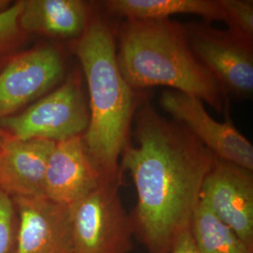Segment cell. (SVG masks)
<instances>
[{
  "instance_id": "1",
  "label": "cell",
  "mask_w": 253,
  "mask_h": 253,
  "mask_svg": "<svg viewBox=\"0 0 253 253\" xmlns=\"http://www.w3.org/2000/svg\"><path fill=\"white\" fill-rule=\"evenodd\" d=\"M135 122V145L126 143L120 165L130 172L137 192L130 215L134 235L148 253H171L190 230L216 157L186 126L150 106L140 110Z\"/></svg>"
},
{
  "instance_id": "2",
  "label": "cell",
  "mask_w": 253,
  "mask_h": 253,
  "mask_svg": "<svg viewBox=\"0 0 253 253\" xmlns=\"http://www.w3.org/2000/svg\"><path fill=\"white\" fill-rule=\"evenodd\" d=\"M75 53L89 95L84 145L106 179L122 181L119 159L128 142L134 100L132 88L119 70L115 39L107 22L91 17L77 40Z\"/></svg>"
},
{
  "instance_id": "3",
  "label": "cell",
  "mask_w": 253,
  "mask_h": 253,
  "mask_svg": "<svg viewBox=\"0 0 253 253\" xmlns=\"http://www.w3.org/2000/svg\"><path fill=\"white\" fill-rule=\"evenodd\" d=\"M118 67L131 88L167 86L224 107V90L192 52L185 27L166 20H126L117 50Z\"/></svg>"
},
{
  "instance_id": "4",
  "label": "cell",
  "mask_w": 253,
  "mask_h": 253,
  "mask_svg": "<svg viewBox=\"0 0 253 253\" xmlns=\"http://www.w3.org/2000/svg\"><path fill=\"white\" fill-rule=\"evenodd\" d=\"M122 181H107L69 206L73 253H128L134 227L118 194Z\"/></svg>"
},
{
  "instance_id": "5",
  "label": "cell",
  "mask_w": 253,
  "mask_h": 253,
  "mask_svg": "<svg viewBox=\"0 0 253 253\" xmlns=\"http://www.w3.org/2000/svg\"><path fill=\"white\" fill-rule=\"evenodd\" d=\"M80 79L74 73L26 110L0 120V127L21 140L59 142L84 135L89 123V109Z\"/></svg>"
},
{
  "instance_id": "6",
  "label": "cell",
  "mask_w": 253,
  "mask_h": 253,
  "mask_svg": "<svg viewBox=\"0 0 253 253\" xmlns=\"http://www.w3.org/2000/svg\"><path fill=\"white\" fill-rule=\"evenodd\" d=\"M65 62L53 45H40L8 57L0 69V120L42 97L63 78Z\"/></svg>"
},
{
  "instance_id": "7",
  "label": "cell",
  "mask_w": 253,
  "mask_h": 253,
  "mask_svg": "<svg viewBox=\"0 0 253 253\" xmlns=\"http://www.w3.org/2000/svg\"><path fill=\"white\" fill-rule=\"evenodd\" d=\"M192 52L222 89L240 97L253 91V43L204 25L185 27Z\"/></svg>"
},
{
  "instance_id": "8",
  "label": "cell",
  "mask_w": 253,
  "mask_h": 253,
  "mask_svg": "<svg viewBox=\"0 0 253 253\" xmlns=\"http://www.w3.org/2000/svg\"><path fill=\"white\" fill-rule=\"evenodd\" d=\"M160 103L216 158L253 171V144L230 120L218 122L208 114L202 100L179 91H164Z\"/></svg>"
},
{
  "instance_id": "9",
  "label": "cell",
  "mask_w": 253,
  "mask_h": 253,
  "mask_svg": "<svg viewBox=\"0 0 253 253\" xmlns=\"http://www.w3.org/2000/svg\"><path fill=\"white\" fill-rule=\"evenodd\" d=\"M201 200L253 249V171L216 158L204 181Z\"/></svg>"
},
{
  "instance_id": "10",
  "label": "cell",
  "mask_w": 253,
  "mask_h": 253,
  "mask_svg": "<svg viewBox=\"0 0 253 253\" xmlns=\"http://www.w3.org/2000/svg\"><path fill=\"white\" fill-rule=\"evenodd\" d=\"M12 200L17 226L11 253H73L68 207L46 197Z\"/></svg>"
},
{
  "instance_id": "11",
  "label": "cell",
  "mask_w": 253,
  "mask_h": 253,
  "mask_svg": "<svg viewBox=\"0 0 253 253\" xmlns=\"http://www.w3.org/2000/svg\"><path fill=\"white\" fill-rule=\"evenodd\" d=\"M107 181L91 159L83 135L54 143L46 166V198L69 207Z\"/></svg>"
},
{
  "instance_id": "12",
  "label": "cell",
  "mask_w": 253,
  "mask_h": 253,
  "mask_svg": "<svg viewBox=\"0 0 253 253\" xmlns=\"http://www.w3.org/2000/svg\"><path fill=\"white\" fill-rule=\"evenodd\" d=\"M54 143L6 133L0 144V190L11 199L45 197L46 166Z\"/></svg>"
},
{
  "instance_id": "13",
  "label": "cell",
  "mask_w": 253,
  "mask_h": 253,
  "mask_svg": "<svg viewBox=\"0 0 253 253\" xmlns=\"http://www.w3.org/2000/svg\"><path fill=\"white\" fill-rule=\"evenodd\" d=\"M21 30L56 39H79L91 19L88 5L82 0H20Z\"/></svg>"
},
{
  "instance_id": "14",
  "label": "cell",
  "mask_w": 253,
  "mask_h": 253,
  "mask_svg": "<svg viewBox=\"0 0 253 253\" xmlns=\"http://www.w3.org/2000/svg\"><path fill=\"white\" fill-rule=\"evenodd\" d=\"M105 9L127 20H166L175 14L198 15L208 22H225L219 0H107Z\"/></svg>"
},
{
  "instance_id": "15",
  "label": "cell",
  "mask_w": 253,
  "mask_h": 253,
  "mask_svg": "<svg viewBox=\"0 0 253 253\" xmlns=\"http://www.w3.org/2000/svg\"><path fill=\"white\" fill-rule=\"evenodd\" d=\"M190 233L200 253H253L235 232L201 200L192 218Z\"/></svg>"
},
{
  "instance_id": "16",
  "label": "cell",
  "mask_w": 253,
  "mask_h": 253,
  "mask_svg": "<svg viewBox=\"0 0 253 253\" xmlns=\"http://www.w3.org/2000/svg\"><path fill=\"white\" fill-rule=\"evenodd\" d=\"M224 11L225 23L232 34L253 43V1L219 0Z\"/></svg>"
},
{
  "instance_id": "17",
  "label": "cell",
  "mask_w": 253,
  "mask_h": 253,
  "mask_svg": "<svg viewBox=\"0 0 253 253\" xmlns=\"http://www.w3.org/2000/svg\"><path fill=\"white\" fill-rule=\"evenodd\" d=\"M21 2H13L9 9L0 14V60L6 59L21 45L26 34L19 27Z\"/></svg>"
},
{
  "instance_id": "18",
  "label": "cell",
  "mask_w": 253,
  "mask_h": 253,
  "mask_svg": "<svg viewBox=\"0 0 253 253\" xmlns=\"http://www.w3.org/2000/svg\"><path fill=\"white\" fill-rule=\"evenodd\" d=\"M17 226L13 200L0 190V253H11Z\"/></svg>"
},
{
  "instance_id": "19",
  "label": "cell",
  "mask_w": 253,
  "mask_h": 253,
  "mask_svg": "<svg viewBox=\"0 0 253 253\" xmlns=\"http://www.w3.org/2000/svg\"><path fill=\"white\" fill-rule=\"evenodd\" d=\"M171 253H200L190 231L185 232L177 239Z\"/></svg>"
},
{
  "instance_id": "20",
  "label": "cell",
  "mask_w": 253,
  "mask_h": 253,
  "mask_svg": "<svg viewBox=\"0 0 253 253\" xmlns=\"http://www.w3.org/2000/svg\"><path fill=\"white\" fill-rule=\"evenodd\" d=\"M12 3L13 2L9 0H0V14L9 9V7L12 5Z\"/></svg>"
},
{
  "instance_id": "21",
  "label": "cell",
  "mask_w": 253,
  "mask_h": 253,
  "mask_svg": "<svg viewBox=\"0 0 253 253\" xmlns=\"http://www.w3.org/2000/svg\"><path fill=\"white\" fill-rule=\"evenodd\" d=\"M5 131L0 127V144H1V142H2V140H3V138H4V136H5Z\"/></svg>"
},
{
  "instance_id": "22",
  "label": "cell",
  "mask_w": 253,
  "mask_h": 253,
  "mask_svg": "<svg viewBox=\"0 0 253 253\" xmlns=\"http://www.w3.org/2000/svg\"><path fill=\"white\" fill-rule=\"evenodd\" d=\"M8 58H6V59H2V60H0V69H1V67L3 66V64L5 63V61L7 60Z\"/></svg>"
}]
</instances>
